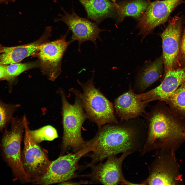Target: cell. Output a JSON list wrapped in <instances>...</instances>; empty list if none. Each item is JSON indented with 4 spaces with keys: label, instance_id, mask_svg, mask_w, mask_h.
Returning a JSON list of instances; mask_svg holds the SVG:
<instances>
[{
    "label": "cell",
    "instance_id": "1",
    "mask_svg": "<svg viewBox=\"0 0 185 185\" xmlns=\"http://www.w3.org/2000/svg\"><path fill=\"white\" fill-rule=\"evenodd\" d=\"M130 124H110L102 126L87 141L96 142L95 150L88 155L91 159L85 168L102 162L108 157L129 152H141L146 139L147 127Z\"/></svg>",
    "mask_w": 185,
    "mask_h": 185
},
{
    "label": "cell",
    "instance_id": "2",
    "mask_svg": "<svg viewBox=\"0 0 185 185\" xmlns=\"http://www.w3.org/2000/svg\"><path fill=\"white\" fill-rule=\"evenodd\" d=\"M147 136L142 156L153 151L164 149L175 138L184 136L180 123L158 106L151 112L148 117Z\"/></svg>",
    "mask_w": 185,
    "mask_h": 185
},
{
    "label": "cell",
    "instance_id": "3",
    "mask_svg": "<svg viewBox=\"0 0 185 185\" xmlns=\"http://www.w3.org/2000/svg\"><path fill=\"white\" fill-rule=\"evenodd\" d=\"M60 90L63 130L61 156L69 150L76 152L87 146L86 142L82 137L81 129L87 117L78 96L75 95L74 103L71 104L67 101L63 91Z\"/></svg>",
    "mask_w": 185,
    "mask_h": 185
},
{
    "label": "cell",
    "instance_id": "4",
    "mask_svg": "<svg viewBox=\"0 0 185 185\" xmlns=\"http://www.w3.org/2000/svg\"><path fill=\"white\" fill-rule=\"evenodd\" d=\"M92 78L87 82L77 80L83 91L72 88L70 91L81 99L87 118L95 123L99 129L106 124H118L114 113V106L95 87Z\"/></svg>",
    "mask_w": 185,
    "mask_h": 185
},
{
    "label": "cell",
    "instance_id": "5",
    "mask_svg": "<svg viewBox=\"0 0 185 185\" xmlns=\"http://www.w3.org/2000/svg\"><path fill=\"white\" fill-rule=\"evenodd\" d=\"M96 144L93 142L74 153L60 156L52 161L46 172L42 175L31 180L33 184L49 185L60 183L72 178L85 177V175L77 174L76 171L83 169L79 164L80 159L95 149Z\"/></svg>",
    "mask_w": 185,
    "mask_h": 185
},
{
    "label": "cell",
    "instance_id": "6",
    "mask_svg": "<svg viewBox=\"0 0 185 185\" xmlns=\"http://www.w3.org/2000/svg\"><path fill=\"white\" fill-rule=\"evenodd\" d=\"M24 130L22 119L12 118L11 129L5 131L1 146L4 158L14 177L21 183H26L31 180L25 171L22 159L21 143Z\"/></svg>",
    "mask_w": 185,
    "mask_h": 185
},
{
    "label": "cell",
    "instance_id": "7",
    "mask_svg": "<svg viewBox=\"0 0 185 185\" xmlns=\"http://www.w3.org/2000/svg\"><path fill=\"white\" fill-rule=\"evenodd\" d=\"M22 121L25 135L22 159L25 171L31 181L43 174L52 161L48 158L46 151L32 138L25 115L23 116Z\"/></svg>",
    "mask_w": 185,
    "mask_h": 185
},
{
    "label": "cell",
    "instance_id": "8",
    "mask_svg": "<svg viewBox=\"0 0 185 185\" xmlns=\"http://www.w3.org/2000/svg\"><path fill=\"white\" fill-rule=\"evenodd\" d=\"M131 154L127 152L119 157L116 155L108 157L105 162H100L91 166L92 171L86 174V177L104 185H131L132 182L124 177L122 168L123 161Z\"/></svg>",
    "mask_w": 185,
    "mask_h": 185
},
{
    "label": "cell",
    "instance_id": "9",
    "mask_svg": "<svg viewBox=\"0 0 185 185\" xmlns=\"http://www.w3.org/2000/svg\"><path fill=\"white\" fill-rule=\"evenodd\" d=\"M185 3L184 0H157L150 2L140 18L137 27L139 34L146 36L157 26L165 23L178 6Z\"/></svg>",
    "mask_w": 185,
    "mask_h": 185
},
{
    "label": "cell",
    "instance_id": "10",
    "mask_svg": "<svg viewBox=\"0 0 185 185\" xmlns=\"http://www.w3.org/2000/svg\"><path fill=\"white\" fill-rule=\"evenodd\" d=\"M65 36L57 40L44 43L39 48L37 55L43 73L52 81L55 80L60 72L61 61L70 42Z\"/></svg>",
    "mask_w": 185,
    "mask_h": 185
},
{
    "label": "cell",
    "instance_id": "11",
    "mask_svg": "<svg viewBox=\"0 0 185 185\" xmlns=\"http://www.w3.org/2000/svg\"><path fill=\"white\" fill-rule=\"evenodd\" d=\"M182 21L178 16L174 17L161 34L165 75L174 68L178 60L182 28Z\"/></svg>",
    "mask_w": 185,
    "mask_h": 185
},
{
    "label": "cell",
    "instance_id": "12",
    "mask_svg": "<svg viewBox=\"0 0 185 185\" xmlns=\"http://www.w3.org/2000/svg\"><path fill=\"white\" fill-rule=\"evenodd\" d=\"M63 10L64 14L60 15V18L55 21H61L67 25L72 33L71 41L76 40L78 42V50H80L81 44L87 41H92L96 47L97 39L101 40L99 34L105 30L99 28L96 23L80 17L73 10L72 13L69 14L64 9Z\"/></svg>",
    "mask_w": 185,
    "mask_h": 185
},
{
    "label": "cell",
    "instance_id": "13",
    "mask_svg": "<svg viewBox=\"0 0 185 185\" xmlns=\"http://www.w3.org/2000/svg\"><path fill=\"white\" fill-rule=\"evenodd\" d=\"M165 75L162 82L156 87L138 94L141 100L147 103L155 100L166 101L177 89L185 82V66L172 69Z\"/></svg>",
    "mask_w": 185,
    "mask_h": 185
},
{
    "label": "cell",
    "instance_id": "14",
    "mask_svg": "<svg viewBox=\"0 0 185 185\" xmlns=\"http://www.w3.org/2000/svg\"><path fill=\"white\" fill-rule=\"evenodd\" d=\"M147 104L131 89L116 98L114 106L116 114L121 119L127 121L144 113Z\"/></svg>",
    "mask_w": 185,
    "mask_h": 185
},
{
    "label": "cell",
    "instance_id": "15",
    "mask_svg": "<svg viewBox=\"0 0 185 185\" xmlns=\"http://www.w3.org/2000/svg\"><path fill=\"white\" fill-rule=\"evenodd\" d=\"M50 35L48 32L45 31L39 39L31 43L13 47L3 46L0 54V64L18 63L26 57L37 54L40 46Z\"/></svg>",
    "mask_w": 185,
    "mask_h": 185
},
{
    "label": "cell",
    "instance_id": "16",
    "mask_svg": "<svg viewBox=\"0 0 185 185\" xmlns=\"http://www.w3.org/2000/svg\"><path fill=\"white\" fill-rule=\"evenodd\" d=\"M78 0L86 10L88 18L97 23L116 16V2L110 0Z\"/></svg>",
    "mask_w": 185,
    "mask_h": 185
},
{
    "label": "cell",
    "instance_id": "17",
    "mask_svg": "<svg viewBox=\"0 0 185 185\" xmlns=\"http://www.w3.org/2000/svg\"><path fill=\"white\" fill-rule=\"evenodd\" d=\"M149 3L146 0H132L117 3L116 16L118 22L126 17L140 19L146 10Z\"/></svg>",
    "mask_w": 185,
    "mask_h": 185
},
{
    "label": "cell",
    "instance_id": "18",
    "mask_svg": "<svg viewBox=\"0 0 185 185\" xmlns=\"http://www.w3.org/2000/svg\"><path fill=\"white\" fill-rule=\"evenodd\" d=\"M163 66V57L161 56L143 69L138 78V85L141 90L146 89L162 76Z\"/></svg>",
    "mask_w": 185,
    "mask_h": 185
},
{
    "label": "cell",
    "instance_id": "19",
    "mask_svg": "<svg viewBox=\"0 0 185 185\" xmlns=\"http://www.w3.org/2000/svg\"><path fill=\"white\" fill-rule=\"evenodd\" d=\"M31 134L35 141L39 143L44 141H52L58 137L56 129L48 125L34 130H30Z\"/></svg>",
    "mask_w": 185,
    "mask_h": 185
},
{
    "label": "cell",
    "instance_id": "20",
    "mask_svg": "<svg viewBox=\"0 0 185 185\" xmlns=\"http://www.w3.org/2000/svg\"><path fill=\"white\" fill-rule=\"evenodd\" d=\"M178 112L185 114V82L166 101Z\"/></svg>",
    "mask_w": 185,
    "mask_h": 185
},
{
    "label": "cell",
    "instance_id": "21",
    "mask_svg": "<svg viewBox=\"0 0 185 185\" xmlns=\"http://www.w3.org/2000/svg\"><path fill=\"white\" fill-rule=\"evenodd\" d=\"M39 64L37 62L25 63H15L6 65L7 76L11 82L18 76L24 71L36 67Z\"/></svg>",
    "mask_w": 185,
    "mask_h": 185
},
{
    "label": "cell",
    "instance_id": "22",
    "mask_svg": "<svg viewBox=\"0 0 185 185\" xmlns=\"http://www.w3.org/2000/svg\"><path fill=\"white\" fill-rule=\"evenodd\" d=\"M19 106L18 105L7 104L0 101V131H2L12 118L14 113Z\"/></svg>",
    "mask_w": 185,
    "mask_h": 185
},
{
    "label": "cell",
    "instance_id": "23",
    "mask_svg": "<svg viewBox=\"0 0 185 185\" xmlns=\"http://www.w3.org/2000/svg\"><path fill=\"white\" fill-rule=\"evenodd\" d=\"M179 59L181 62L185 64V27L181 40Z\"/></svg>",
    "mask_w": 185,
    "mask_h": 185
},
{
    "label": "cell",
    "instance_id": "24",
    "mask_svg": "<svg viewBox=\"0 0 185 185\" xmlns=\"http://www.w3.org/2000/svg\"><path fill=\"white\" fill-rule=\"evenodd\" d=\"M0 80H5L9 82L6 70V65L0 64Z\"/></svg>",
    "mask_w": 185,
    "mask_h": 185
},
{
    "label": "cell",
    "instance_id": "25",
    "mask_svg": "<svg viewBox=\"0 0 185 185\" xmlns=\"http://www.w3.org/2000/svg\"><path fill=\"white\" fill-rule=\"evenodd\" d=\"M90 183L89 181L86 180H83L79 181H68L64 182L59 183L61 185H80L87 184Z\"/></svg>",
    "mask_w": 185,
    "mask_h": 185
},
{
    "label": "cell",
    "instance_id": "26",
    "mask_svg": "<svg viewBox=\"0 0 185 185\" xmlns=\"http://www.w3.org/2000/svg\"><path fill=\"white\" fill-rule=\"evenodd\" d=\"M3 46L0 45V54L1 53Z\"/></svg>",
    "mask_w": 185,
    "mask_h": 185
},
{
    "label": "cell",
    "instance_id": "27",
    "mask_svg": "<svg viewBox=\"0 0 185 185\" xmlns=\"http://www.w3.org/2000/svg\"><path fill=\"white\" fill-rule=\"evenodd\" d=\"M110 0L113 2H114V3L116 2V0Z\"/></svg>",
    "mask_w": 185,
    "mask_h": 185
},
{
    "label": "cell",
    "instance_id": "28",
    "mask_svg": "<svg viewBox=\"0 0 185 185\" xmlns=\"http://www.w3.org/2000/svg\"><path fill=\"white\" fill-rule=\"evenodd\" d=\"M6 0H0V2H1L4 1H6Z\"/></svg>",
    "mask_w": 185,
    "mask_h": 185
},
{
    "label": "cell",
    "instance_id": "29",
    "mask_svg": "<svg viewBox=\"0 0 185 185\" xmlns=\"http://www.w3.org/2000/svg\"><path fill=\"white\" fill-rule=\"evenodd\" d=\"M146 0L149 3H150V0Z\"/></svg>",
    "mask_w": 185,
    "mask_h": 185
}]
</instances>
